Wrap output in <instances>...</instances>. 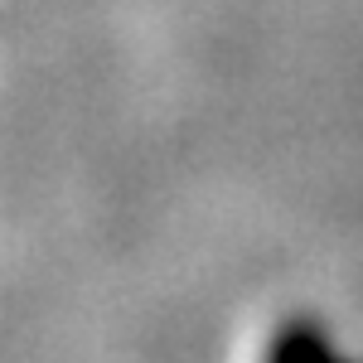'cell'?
<instances>
[{
    "label": "cell",
    "mask_w": 363,
    "mask_h": 363,
    "mask_svg": "<svg viewBox=\"0 0 363 363\" xmlns=\"http://www.w3.org/2000/svg\"><path fill=\"white\" fill-rule=\"evenodd\" d=\"M233 363H359V359L315 315H281L267 330H257Z\"/></svg>",
    "instance_id": "6da1fadb"
}]
</instances>
